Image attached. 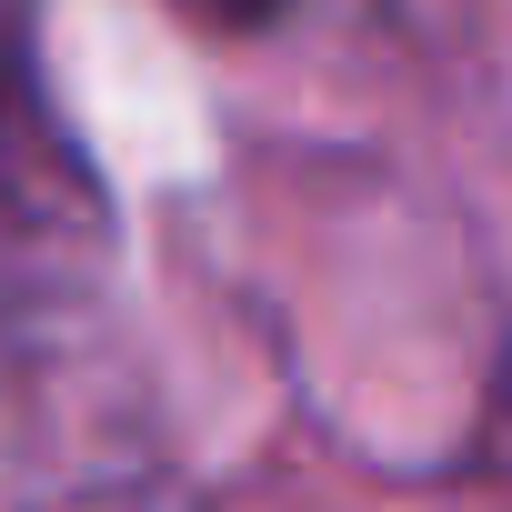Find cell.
<instances>
[{
	"instance_id": "cell-1",
	"label": "cell",
	"mask_w": 512,
	"mask_h": 512,
	"mask_svg": "<svg viewBox=\"0 0 512 512\" xmlns=\"http://www.w3.org/2000/svg\"><path fill=\"white\" fill-rule=\"evenodd\" d=\"M21 101L0 31V512H181L161 442L101 392L81 241L21 181Z\"/></svg>"
}]
</instances>
